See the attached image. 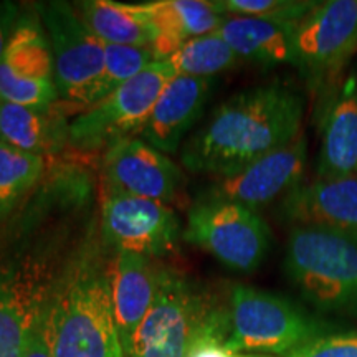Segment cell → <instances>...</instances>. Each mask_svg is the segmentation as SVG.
<instances>
[{
	"instance_id": "obj_4",
	"label": "cell",
	"mask_w": 357,
	"mask_h": 357,
	"mask_svg": "<svg viewBox=\"0 0 357 357\" xmlns=\"http://www.w3.org/2000/svg\"><path fill=\"white\" fill-rule=\"evenodd\" d=\"M284 271L318 310L357 311V231L293 227Z\"/></svg>"
},
{
	"instance_id": "obj_17",
	"label": "cell",
	"mask_w": 357,
	"mask_h": 357,
	"mask_svg": "<svg viewBox=\"0 0 357 357\" xmlns=\"http://www.w3.org/2000/svg\"><path fill=\"white\" fill-rule=\"evenodd\" d=\"M162 268L154 258L114 253L109 260V293L119 339L128 357L134 336L158 293Z\"/></svg>"
},
{
	"instance_id": "obj_22",
	"label": "cell",
	"mask_w": 357,
	"mask_h": 357,
	"mask_svg": "<svg viewBox=\"0 0 357 357\" xmlns=\"http://www.w3.org/2000/svg\"><path fill=\"white\" fill-rule=\"evenodd\" d=\"M88 30L105 45L154 47L158 29L144 3L129 6L113 0H83L75 6Z\"/></svg>"
},
{
	"instance_id": "obj_19",
	"label": "cell",
	"mask_w": 357,
	"mask_h": 357,
	"mask_svg": "<svg viewBox=\"0 0 357 357\" xmlns=\"http://www.w3.org/2000/svg\"><path fill=\"white\" fill-rule=\"evenodd\" d=\"M296 29L293 22L229 15L217 33L240 60L270 68L296 63Z\"/></svg>"
},
{
	"instance_id": "obj_20",
	"label": "cell",
	"mask_w": 357,
	"mask_h": 357,
	"mask_svg": "<svg viewBox=\"0 0 357 357\" xmlns=\"http://www.w3.org/2000/svg\"><path fill=\"white\" fill-rule=\"evenodd\" d=\"M66 114L60 102L35 109L0 101V142L42 158L55 155L70 142Z\"/></svg>"
},
{
	"instance_id": "obj_11",
	"label": "cell",
	"mask_w": 357,
	"mask_h": 357,
	"mask_svg": "<svg viewBox=\"0 0 357 357\" xmlns=\"http://www.w3.org/2000/svg\"><path fill=\"white\" fill-rule=\"evenodd\" d=\"M58 98L50 40L42 19L26 13L17 19L0 58V101L48 109Z\"/></svg>"
},
{
	"instance_id": "obj_6",
	"label": "cell",
	"mask_w": 357,
	"mask_h": 357,
	"mask_svg": "<svg viewBox=\"0 0 357 357\" xmlns=\"http://www.w3.org/2000/svg\"><path fill=\"white\" fill-rule=\"evenodd\" d=\"M169 60L147 66L70 124V144L83 151H108L118 142L141 136L162 89L176 77Z\"/></svg>"
},
{
	"instance_id": "obj_14",
	"label": "cell",
	"mask_w": 357,
	"mask_h": 357,
	"mask_svg": "<svg viewBox=\"0 0 357 357\" xmlns=\"http://www.w3.org/2000/svg\"><path fill=\"white\" fill-rule=\"evenodd\" d=\"M108 190L169 204L178 194L184 176L176 162L139 137L111 146L102 159Z\"/></svg>"
},
{
	"instance_id": "obj_10",
	"label": "cell",
	"mask_w": 357,
	"mask_h": 357,
	"mask_svg": "<svg viewBox=\"0 0 357 357\" xmlns=\"http://www.w3.org/2000/svg\"><path fill=\"white\" fill-rule=\"evenodd\" d=\"M357 53V0L319 2L296 29V63L314 93L346 71Z\"/></svg>"
},
{
	"instance_id": "obj_21",
	"label": "cell",
	"mask_w": 357,
	"mask_h": 357,
	"mask_svg": "<svg viewBox=\"0 0 357 357\" xmlns=\"http://www.w3.org/2000/svg\"><path fill=\"white\" fill-rule=\"evenodd\" d=\"M158 29L154 50L167 60L192 38L215 33L227 17L215 2L207 0H158L144 3Z\"/></svg>"
},
{
	"instance_id": "obj_2",
	"label": "cell",
	"mask_w": 357,
	"mask_h": 357,
	"mask_svg": "<svg viewBox=\"0 0 357 357\" xmlns=\"http://www.w3.org/2000/svg\"><path fill=\"white\" fill-rule=\"evenodd\" d=\"M305 100L283 83L245 89L213 111L181 151L190 172L225 177L291 144L301 134Z\"/></svg>"
},
{
	"instance_id": "obj_15",
	"label": "cell",
	"mask_w": 357,
	"mask_h": 357,
	"mask_svg": "<svg viewBox=\"0 0 357 357\" xmlns=\"http://www.w3.org/2000/svg\"><path fill=\"white\" fill-rule=\"evenodd\" d=\"M318 178L357 176V70L319 93Z\"/></svg>"
},
{
	"instance_id": "obj_30",
	"label": "cell",
	"mask_w": 357,
	"mask_h": 357,
	"mask_svg": "<svg viewBox=\"0 0 357 357\" xmlns=\"http://www.w3.org/2000/svg\"><path fill=\"white\" fill-rule=\"evenodd\" d=\"M240 357H275V356H266V354H240Z\"/></svg>"
},
{
	"instance_id": "obj_29",
	"label": "cell",
	"mask_w": 357,
	"mask_h": 357,
	"mask_svg": "<svg viewBox=\"0 0 357 357\" xmlns=\"http://www.w3.org/2000/svg\"><path fill=\"white\" fill-rule=\"evenodd\" d=\"M17 19H19V7L13 2H0V58L6 50Z\"/></svg>"
},
{
	"instance_id": "obj_28",
	"label": "cell",
	"mask_w": 357,
	"mask_h": 357,
	"mask_svg": "<svg viewBox=\"0 0 357 357\" xmlns=\"http://www.w3.org/2000/svg\"><path fill=\"white\" fill-rule=\"evenodd\" d=\"M48 306L35 323L22 357H53L50 326H48Z\"/></svg>"
},
{
	"instance_id": "obj_18",
	"label": "cell",
	"mask_w": 357,
	"mask_h": 357,
	"mask_svg": "<svg viewBox=\"0 0 357 357\" xmlns=\"http://www.w3.org/2000/svg\"><path fill=\"white\" fill-rule=\"evenodd\" d=\"M213 86L212 78L176 75L162 89L141 137L160 153L174 154L204 113Z\"/></svg>"
},
{
	"instance_id": "obj_8",
	"label": "cell",
	"mask_w": 357,
	"mask_h": 357,
	"mask_svg": "<svg viewBox=\"0 0 357 357\" xmlns=\"http://www.w3.org/2000/svg\"><path fill=\"white\" fill-rule=\"evenodd\" d=\"M184 240L238 273H253L265 260L271 230L258 211L227 200L202 199L187 213Z\"/></svg>"
},
{
	"instance_id": "obj_24",
	"label": "cell",
	"mask_w": 357,
	"mask_h": 357,
	"mask_svg": "<svg viewBox=\"0 0 357 357\" xmlns=\"http://www.w3.org/2000/svg\"><path fill=\"white\" fill-rule=\"evenodd\" d=\"M167 60L177 75L194 78H213L240 63L236 53L217 32L189 40Z\"/></svg>"
},
{
	"instance_id": "obj_5",
	"label": "cell",
	"mask_w": 357,
	"mask_h": 357,
	"mask_svg": "<svg viewBox=\"0 0 357 357\" xmlns=\"http://www.w3.org/2000/svg\"><path fill=\"white\" fill-rule=\"evenodd\" d=\"M328 333L331 326L287 298L240 284L231 289L225 346L235 354L283 357Z\"/></svg>"
},
{
	"instance_id": "obj_9",
	"label": "cell",
	"mask_w": 357,
	"mask_h": 357,
	"mask_svg": "<svg viewBox=\"0 0 357 357\" xmlns=\"http://www.w3.org/2000/svg\"><path fill=\"white\" fill-rule=\"evenodd\" d=\"M55 63V83L63 105L71 111L95 105L98 84L105 71L106 45L88 30L75 7L48 2L38 8Z\"/></svg>"
},
{
	"instance_id": "obj_3",
	"label": "cell",
	"mask_w": 357,
	"mask_h": 357,
	"mask_svg": "<svg viewBox=\"0 0 357 357\" xmlns=\"http://www.w3.org/2000/svg\"><path fill=\"white\" fill-rule=\"evenodd\" d=\"M96 223L71 257L48 306L53 357H126L109 293V260Z\"/></svg>"
},
{
	"instance_id": "obj_25",
	"label": "cell",
	"mask_w": 357,
	"mask_h": 357,
	"mask_svg": "<svg viewBox=\"0 0 357 357\" xmlns=\"http://www.w3.org/2000/svg\"><path fill=\"white\" fill-rule=\"evenodd\" d=\"M159 60L160 56L154 50V47L106 45L105 71H102L101 82L98 84L95 105Z\"/></svg>"
},
{
	"instance_id": "obj_16",
	"label": "cell",
	"mask_w": 357,
	"mask_h": 357,
	"mask_svg": "<svg viewBox=\"0 0 357 357\" xmlns=\"http://www.w3.org/2000/svg\"><path fill=\"white\" fill-rule=\"evenodd\" d=\"M280 218L293 227L357 231V176L316 178L281 199Z\"/></svg>"
},
{
	"instance_id": "obj_7",
	"label": "cell",
	"mask_w": 357,
	"mask_h": 357,
	"mask_svg": "<svg viewBox=\"0 0 357 357\" xmlns=\"http://www.w3.org/2000/svg\"><path fill=\"white\" fill-rule=\"evenodd\" d=\"M220 312L208 306L184 275L164 266L158 293L128 357H185Z\"/></svg>"
},
{
	"instance_id": "obj_13",
	"label": "cell",
	"mask_w": 357,
	"mask_h": 357,
	"mask_svg": "<svg viewBox=\"0 0 357 357\" xmlns=\"http://www.w3.org/2000/svg\"><path fill=\"white\" fill-rule=\"evenodd\" d=\"M307 160L305 134L291 144L255 160L242 171L218 181L205 192L204 199L227 200L258 211L301 184Z\"/></svg>"
},
{
	"instance_id": "obj_26",
	"label": "cell",
	"mask_w": 357,
	"mask_h": 357,
	"mask_svg": "<svg viewBox=\"0 0 357 357\" xmlns=\"http://www.w3.org/2000/svg\"><path fill=\"white\" fill-rule=\"evenodd\" d=\"M319 2L312 0H217L225 15L255 17V19L300 24Z\"/></svg>"
},
{
	"instance_id": "obj_1",
	"label": "cell",
	"mask_w": 357,
	"mask_h": 357,
	"mask_svg": "<svg viewBox=\"0 0 357 357\" xmlns=\"http://www.w3.org/2000/svg\"><path fill=\"white\" fill-rule=\"evenodd\" d=\"M91 181L65 167L42 178L0 236V357H22L56 281L95 225ZM22 205V204H20Z\"/></svg>"
},
{
	"instance_id": "obj_27",
	"label": "cell",
	"mask_w": 357,
	"mask_h": 357,
	"mask_svg": "<svg viewBox=\"0 0 357 357\" xmlns=\"http://www.w3.org/2000/svg\"><path fill=\"white\" fill-rule=\"evenodd\" d=\"M283 357H357V329L328 333Z\"/></svg>"
},
{
	"instance_id": "obj_12",
	"label": "cell",
	"mask_w": 357,
	"mask_h": 357,
	"mask_svg": "<svg viewBox=\"0 0 357 357\" xmlns=\"http://www.w3.org/2000/svg\"><path fill=\"white\" fill-rule=\"evenodd\" d=\"M100 231L114 253L158 258L176 250L181 223L167 204L108 190L101 202Z\"/></svg>"
},
{
	"instance_id": "obj_23",
	"label": "cell",
	"mask_w": 357,
	"mask_h": 357,
	"mask_svg": "<svg viewBox=\"0 0 357 357\" xmlns=\"http://www.w3.org/2000/svg\"><path fill=\"white\" fill-rule=\"evenodd\" d=\"M47 162L0 142V225L32 194L45 176Z\"/></svg>"
}]
</instances>
